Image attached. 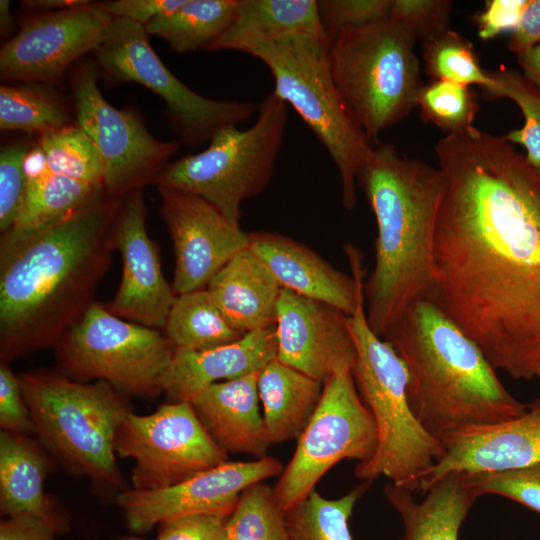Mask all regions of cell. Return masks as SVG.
<instances>
[{"instance_id":"6da1fadb","label":"cell","mask_w":540,"mask_h":540,"mask_svg":"<svg viewBox=\"0 0 540 540\" xmlns=\"http://www.w3.org/2000/svg\"><path fill=\"white\" fill-rule=\"evenodd\" d=\"M445 185L430 299L515 379L540 367V174L505 136L475 128L435 146Z\"/></svg>"},{"instance_id":"7a4b0ae2","label":"cell","mask_w":540,"mask_h":540,"mask_svg":"<svg viewBox=\"0 0 540 540\" xmlns=\"http://www.w3.org/2000/svg\"><path fill=\"white\" fill-rule=\"evenodd\" d=\"M119 204L102 188L51 225L0 240V364L54 348L96 302Z\"/></svg>"},{"instance_id":"3957f363","label":"cell","mask_w":540,"mask_h":540,"mask_svg":"<svg viewBox=\"0 0 540 540\" xmlns=\"http://www.w3.org/2000/svg\"><path fill=\"white\" fill-rule=\"evenodd\" d=\"M358 183L377 224L375 264L364 282L368 323L381 338L415 301L430 298L437 212L445 179L438 167L373 147Z\"/></svg>"},{"instance_id":"277c9868","label":"cell","mask_w":540,"mask_h":540,"mask_svg":"<svg viewBox=\"0 0 540 540\" xmlns=\"http://www.w3.org/2000/svg\"><path fill=\"white\" fill-rule=\"evenodd\" d=\"M409 373L408 398L434 437L522 415L528 404L512 396L496 369L430 298L412 303L383 337Z\"/></svg>"},{"instance_id":"5b68a950","label":"cell","mask_w":540,"mask_h":540,"mask_svg":"<svg viewBox=\"0 0 540 540\" xmlns=\"http://www.w3.org/2000/svg\"><path fill=\"white\" fill-rule=\"evenodd\" d=\"M18 377L43 447L98 491L118 495L122 478L114 442L118 427L133 413L128 396L104 381H74L59 371H27Z\"/></svg>"},{"instance_id":"8992f818","label":"cell","mask_w":540,"mask_h":540,"mask_svg":"<svg viewBox=\"0 0 540 540\" xmlns=\"http://www.w3.org/2000/svg\"><path fill=\"white\" fill-rule=\"evenodd\" d=\"M356 349L354 380L376 429L377 448L372 458L356 464L354 475L363 481L385 477L412 493L443 457L442 441L418 421L408 398L409 373L393 346L370 327L364 297L347 316Z\"/></svg>"},{"instance_id":"52a82bcc","label":"cell","mask_w":540,"mask_h":540,"mask_svg":"<svg viewBox=\"0 0 540 540\" xmlns=\"http://www.w3.org/2000/svg\"><path fill=\"white\" fill-rule=\"evenodd\" d=\"M325 31L297 33L258 43L245 53L262 61L274 78L273 92L292 106L337 167L343 206L356 204L359 172L373 147L333 79Z\"/></svg>"},{"instance_id":"ba28073f","label":"cell","mask_w":540,"mask_h":540,"mask_svg":"<svg viewBox=\"0 0 540 540\" xmlns=\"http://www.w3.org/2000/svg\"><path fill=\"white\" fill-rule=\"evenodd\" d=\"M415 42L410 31L389 17L343 30L331 41L333 79L370 141L416 106L423 84Z\"/></svg>"},{"instance_id":"9c48e42d","label":"cell","mask_w":540,"mask_h":540,"mask_svg":"<svg viewBox=\"0 0 540 540\" xmlns=\"http://www.w3.org/2000/svg\"><path fill=\"white\" fill-rule=\"evenodd\" d=\"M287 106L270 92L257 104L253 125L220 129L205 150L168 164L155 184L197 195L239 225L242 203L271 181L284 141Z\"/></svg>"},{"instance_id":"30bf717a","label":"cell","mask_w":540,"mask_h":540,"mask_svg":"<svg viewBox=\"0 0 540 540\" xmlns=\"http://www.w3.org/2000/svg\"><path fill=\"white\" fill-rule=\"evenodd\" d=\"M53 349L67 378L104 381L143 399L163 393L161 379L175 352L163 331L116 317L97 301Z\"/></svg>"},{"instance_id":"8fae6325","label":"cell","mask_w":540,"mask_h":540,"mask_svg":"<svg viewBox=\"0 0 540 540\" xmlns=\"http://www.w3.org/2000/svg\"><path fill=\"white\" fill-rule=\"evenodd\" d=\"M95 56L108 79L136 82L158 95L174 130L187 145L210 141L220 129L238 126L257 112L252 102L214 100L191 90L158 57L145 27L133 21L114 17Z\"/></svg>"},{"instance_id":"7c38bea8","label":"cell","mask_w":540,"mask_h":540,"mask_svg":"<svg viewBox=\"0 0 540 540\" xmlns=\"http://www.w3.org/2000/svg\"><path fill=\"white\" fill-rule=\"evenodd\" d=\"M373 417L358 392L350 369L332 375L276 486L286 511L303 500L330 468L344 459L369 461L377 448Z\"/></svg>"},{"instance_id":"4fadbf2b","label":"cell","mask_w":540,"mask_h":540,"mask_svg":"<svg viewBox=\"0 0 540 540\" xmlns=\"http://www.w3.org/2000/svg\"><path fill=\"white\" fill-rule=\"evenodd\" d=\"M98 77L96 62L84 64L75 73L76 121L100 154L105 191L121 199L155 183L180 142L154 138L136 113L108 103L98 88Z\"/></svg>"},{"instance_id":"5bb4252c","label":"cell","mask_w":540,"mask_h":540,"mask_svg":"<svg viewBox=\"0 0 540 540\" xmlns=\"http://www.w3.org/2000/svg\"><path fill=\"white\" fill-rule=\"evenodd\" d=\"M115 453L132 458L133 489L180 483L228 461L190 402H169L149 415L129 414L118 427Z\"/></svg>"},{"instance_id":"9a60e30c","label":"cell","mask_w":540,"mask_h":540,"mask_svg":"<svg viewBox=\"0 0 540 540\" xmlns=\"http://www.w3.org/2000/svg\"><path fill=\"white\" fill-rule=\"evenodd\" d=\"M282 471L281 462L269 456L227 461L165 488L122 490L116 495V503L134 533H145L157 524L186 515L229 517L247 487Z\"/></svg>"},{"instance_id":"2e32d148","label":"cell","mask_w":540,"mask_h":540,"mask_svg":"<svg viewBox=\"0 0 540 540\" xmlns=\"http://www.w3.org/2000/svg\"><path fill=\"white\" fill-rule=\"evenodd\" d=\"M114 16L102 4L41 13L25 21L0 51V73L7 80L52 82L76 59L96 52Z\"/></svg>"},{"instance_id":"e0dca14e","label":"cell","mask_w":540,"mask_h":540,"mask_svg":"<svg viewBox=\"0 0 540 540\" xmlns=\"http://www.w3.org/2000/svg\"><path fill=\"white\" fill-rule=\"evenodd\" d=\"M162 216L173 244L177 295L204 289L237 253L249 246V233L227 220L203 198L157 186Z\"/></svg>"},{"instance_id":"ac0fdd59","label":"cell","mask_w":540,"mask_h":540,"mask_svg":"<svg viewBox=\"0 0 540 540\" xmlns=\"http://www.w3.org/2000/svg\"><path fill=\"white\" fill-rule=\"evenodd\" d=\"M113 243L121 256L122 276L105 308L126 321L163 331L177 294L163 275L158 245L146 229L143 189L120 199Z\"/></svg>"},{"instance_id":"d6986e66","label":"cell","mask_w":540,"mask_h":540,"mask_svg":"<svg viewBox=\"0 0 540 540\" xmlns=\"http://www.w3.org/2000/svg\"><path fill=\"white\" fill-rule=\"evenodd\" d=\"M276 337V358L322 383L339 371H353L356 349L347 315L326 303L282 288Z\"/></svg>"},{"instance_id":"ffe728a7","label":"cell","mask_w":540,"mask_h":540,"mask_svg":"<svg viewBox=\"0 0 540 540\" xmlns=\"http://www.w3.org/2000/svg\"><path fill=\"white\" fill-rule=\"evenodd\" d=\"M445 453L421 480L422 493L453 472H491L540 464V398L515 418L464 428L441 439Z\"/></svg>"},{"instance_id":"44dd1931","label":"cell","mask_w":540,"mask_h":540,"mask_svg":"<svg viewBox=\"0 0 540 540\" xmlns=\"http://www.w3.org/2000/svg\"><path fill=\"white\" fill-rule=\"evenodd\" d=\"M282 288L352 315L364 297L362 254L345 246L351 276L339 271L308 246L276 232L249 233L248 246Z\"/></svg>"},{"instance_id":"7402d4cb","label":"cell","mask_w":540,"mask_h":540,"mask_svg":"<svg viewBox=\"0 0 540 540\" xmlns=\"http://www.w3.org/2000/svg\"><path fill=\"white\" fill-rule=\"evenodd\" d=\"M276 357V326L205 351L178 349L162 376V391L170 402H190L210 385L260 371Z\"/></svg>"},{"instance_id":"603a6c76","label":"cell","mask_w":540,"mask_h":540,"mask_svg":"<svg viewBox=\"0 0 540 540\" xmlns=\"http://www.w3.org/2000/svg\"><path fill=\"white\" fill-rule=\"evenodd\" d=\"M259 371L217 382L195 396L191 405L204 428L227 453L267 456L271 445L259 409Z\"/></svg>"},{"instance_id":"cb8c5ba5","label":"cell","mask_w":540,"mask_h":540,"mask_svg":"<svg viewBox=\"0 0 540 540\" xmlns=\"http://www.w3.org/2000/svg\"><path fill=\"white\" fill-rule=\"evenodd\" d=\"M52 456L28 435L0 432V512L7 517L27 515L45 520L58 533L69 529L66 511L45 493Z\"/></svg>"},{"instance_id":"d4e9b609","label":"cell","mask_w":540,"mask_h":540,"mask_svg":"<svg viewBox=\"0 0 540 540\" xmlns=\"http://www.w3.org/2000/svg\"><path fill=\"white\" fill-rule=\"evenodd\" d=\"M206 289L227 321L240 333L276 326L282 287L249 247L226 263Z\"/></svg>"},{"instance_id":"484cf974","label":"cell","mask_w":540,"mask_h":540,"mask_svg":"<svg viewBox=\"0 0 540 540\" xmlns=\"http://www.w3.org/2000/svg\"><path fill=\"white\" fill-rule=\"evenodd\" d=\"M417 502L413 493L389 483L384 494L401 517L404 533L400 540H458L459 531L478 498L464 472L439 479Z\"/></svg>"},{"instance_id":"4316f807","label":"cell","mask_w":540,"mask_h":540,"mask_svg":"<svg viewBox=\"0 0 540 540\" xmlns=\"http://www.w3.org/2000/svg\"><path fill=\"white\" fill-rule=\"evenodd\" d=\"M257 386L271 443L297 440L320 401L324 383L275 358L259 371Z\"/></svg>"},{"instance_id":"83f0119b","label":"cell","mask_w":540,"mask_h":540,"mask_svg":"<svg viewBox=\"0 0 540 540\" xmlns=\"http://www.w3.org/2000/svg\"><path fill=\"white\" fill-rule=\"evenodd\" d=\"M322 31L325 29L315 0H237L232 23L206 50L245 53L258 43Z\"/></svg>"},{"instance_id":"f1b7e54d","label":"cell","mask_w":540,"mask_h":540,"mask_svg":"<svg viewBox=\"0 0 540 540\" xmlns=\"http://www.w3.org/2000/svg\"><path fill=\"white\" fill-rule=\"evenodd\" d=\"M102 188L103 185L80 182L50 170L27 177L17 218L0 240H15L51 225Z\"/></svg>"},{"instance_id":"f546056e","label":"cell","mask_w":540,"mask_h":540,"mask_svg":"<svg viewBox=\"0 0 540 540\" xmlns=\"http://www.w3.org/2000/svg\"><path fill=\"white\" fill-rule=\"evenodd\" d=\"M163 333L175 350L191 351L230 344L244 335L227 321L206 288L177 295Z\"/></svg>"},{"instance_id":"4dcf8cb0","label":"cell","mask_w":540,"mask_h":540,"mask_svg":"<svg viewBox=\"0 0 540 540\" xmlns=\"http://www.w3.org/2000/svg\"><path fill=\"white\" fill-rule=\"evenodd\" d=\"M236 8L237 0H185L178 9L156 16L144 27L178 53L206 50L230 26Z\"/></svg>"},{"instance_id":"1f68e13d","label":"cell","mask_w":540,"mask_h":540,"mask_svg":"<svg viewBox=\"0 0 540 540\" xmlns=\"http://www.w3.org/2000/svg\"><path fill=\"white\" fill-rule=\"evenodd\" d=\"M370 483L363 481L337 499L311 491L285 511L287 540H353L349 519Z\"/></svg>"},{"instance_id":"d6a6232c","label":"cell","mask_w":540,"mask_h":540,"mask_svg":"<svg viewBox=\"0 0 540 540\" xmlns=\"http://www.w3.org/2000/svg\"><path fill=\"white\" fill-rule=\"evenodd\" d=\"M70 125V114L54 91L38 82L0 87V128L40 134Z\"/></svg>"},{"instance_id":"836d02e7","label":"cell","mask_w":540,"mask_h":540,"mask_svg":"<svg viewBox=\"0 0 540 540\" xmlns=\"http://www.w3.org/2000/svg\"><path fill=\"white\" fill-rule=\"evenodd\" d=\"M225 540H287L285 511L274 487L261 481L241 493L227 519Z\"/></svg>"},{"instance_id":"e575fe53","label":"cell","mask_w":540,"mask_h":540,"mask_svg":"<svg viewBox=\"0 0 540 540\" xmlns=\"http://www.w3.org/2000/svg\"><path fill=\"white\" fill-rule=\"evenodd\" d=\"M38 144L51 172L92 185H103L100 154L77 124L40 135Z\"/></svg>"},{"instance_id":"d590c367","label":"cell","mask_w":540,"mask_h":540,"mask_svg":"<svg viewBox=\"0 0 540 540\" xmlns=\"http://www.w3.org/2000/svg\"><path fill=\"white\" fill-rule=\"evenodd\" d=\"M426 73L434 80L479 85L487 90L493 80L480 65L472 43L459 33L446 32L422 42Z\"/></svg>"},{"instance_id":"8d00e7d4","label":"cell","mask_w":540,"mask_h":540,"mask_svg":"<svg viewBox=\"0 0 540 540\" xmlns=\"http://www.w3.org/2000/svg\"><path fill=\"white\" fill-rule=\"evenodd\" d=\"M493 85L484 92L492 99L506 97L514 101L522 111L524 124L511 130L505 138L522 145L526 158L535 168L540 166V90L523 74L502 68L488 72Z\"/></svg>"},{"instance_id":"74e56055","label":"cell","mask_w":540,"mask_h":540,"mask_svg":"<svg viewBox=\"0 0 540 540\" xmlns=\"http://www.w3.org/2000/svg\"><path fill=\"white\" fill-rule=\"evenodd\" d=\"M422 118L448 134L473 126L479 109L476 93L470 86L442 80L422 85L416 97Z\"/></svg>"},{"instance_id":"f35d334b","label":"cell","mask_w":540,"mask_h":540,"mask_svg":"<svg viewBox=\"0 0 540 540\" xmlns=\"http://www.w3.org/2000/svg\"><path fill=\"white\" fill-rule=\"evenodd\" d=\"M465 475L477 497L485 494L499 495L540 514V464Z\"/></svg>"},{"instance_id":"ab89813d","label":"cell","mask_w":540,"mask_h":540,"mask_svg":"<svg viewBox=\"0 0 540 540\" xmlns=\"http://www.w3.org/2000/svg\"><path fill=\"white\" fill-rule=\"evenodd\" d=\"M452 7L448 0H393L389 18L425 42L450 29Z\"/></svg>"},{"instance_id":"60d3db41","label":"cell","mask_w":540,"mask_h":540,"mask_svg":"<svg viewBox=\"0 0 540 540\" xmlns=\"http://www.w3.org/2000/svg\"><path fill=\"white\" fill-rule=\"evenodd\" d=\"M393 0L317 1L323 28L331 41L343 30L365 26L390 15Z\"/></svg>"},{"instance_id":"b9f144b4","label":"cell","mask_w":540,"mask_h":540,"mask_svg":"<svg viewBox=\"0 0 540 540\" xmlns=\"http://www.w3.org/2000/svg\"><path fill=\"white\" fill-rule=\"evenodd\" d=\"M31 146L10 144L0 152V231L7 232L14 224L23 199L26 175L24 162Z\"/></svg>"},{"instance_id":"7bdbcfd3","label":"cell","mask_w":540,"mask_h":540,"mask_svg":"<svg viewBox=\"0 0 540 540\" xmlns=\"http://www.w3.org/2000/svg\"><path fill=\"white\" fill-rule=\"evenodd\" d=\"M0 426L11 433L35 434L19 377L7 364H0Z\"/></svg>"},{"instance_id":"ee69618b","label":"cell","mask_w":540,"mask_h":540,"mask_svg":"<svg viewBox=\"0 0 540 540\" xmlns=\"http://www.w3.org/2000/svg\"><path fill=\"white\" fill-rule=\"evenodd\" d=\"M228 517L192 514L159 525L157 540H225Z\"/></svg>"},{"instance_id":"f6af8a7d","label":"cell","mask_w":540,"mask_h":540,"mask_svg":"<svg viewBox=\"0 0 540 540\" xmlns=\"http://www.w3.org/2000/svg\"><path fill=\"white\" fill-rule=\"evenodd\" d=\"M527 0H491L477 16L478 35L489 40L502 32L514 31L519 24Z\"/></svg>"},{"instance_id":"bcb514c9","label":"cell","mask_w":540,"mask_h":540,"mask_svg":"<svg viewBox=\"0 0 540 540\" xmlns=\"http://www.w3.org/2000/svg\"><path fill=\"white\" fill-rule=\"evenodd\" d=\"M184 2L185 0H115L101 4L112 16L145 26L156 16L178 9Z\"/></svg>"},{"instance_id":"7dc6e473","label":"cell","mask_w":540,"mask_h":540,"mask_svg":"<svg viewBox=\"0 0 540 540\" xmlns=\"http://www.w3.org/2000/svg\"><path fill=\"white\" fill-rule=\"evenodd\" d=\"M58 531L43 519L20 515L0 523V540H55Z\"/></svg>"},{"instance_id":"c3c4849f","label":"cell","mask_w":540,"mask_h":540,"mask_svg":"<svg viewBox=\"0 0 540 540\" xmlns=\"http://www.w3.org/2000/svg\"><path fill=\"white\" fill-rule=\"evenodd\" d=\"M539 43L540 0H527L519 24L508 41V48L519 56Z\"/></svg>"},{"instance_id":"681fc988","label":"cell","mask_w":540,"mask_h":540,"mask_svg":"<svg viewBox=\"0 0 540 540\" xmlns=\"http://www.w3.org/2000/svg\"><path fill=\"white\" fill-rule=\"evenodd\" d=\"M523 75L540 90V43L518 56Z\"/></svg>"},{"instance_id":"f907efd6","label":"cell","mask_w":540,"mask_h":540,"mask_svg":"<svg viewBox=\"0 0 540 540\" xmlns=\"http://www.w3.org/2000/svg\"><path fill=\"white\" fill-rule=\"evenodd\" d=\"M89 3H91V1L87 0H27L22 2V4L28 8L45 10L46 12L81 7Z\"/></svg>"},{"instance_id":"816d5d0a","label":"cell","mask_w":540,"mask_h":540,"mask_svg":"<svg viewBox=\"0 0 540 540\" xmlns=\"http://www.w3.org/2000/svg\"><path fill=\"white\" fill-rule=\"evenodd\" d=\"M13 16L10 12V1L1 0L0 1V29L1 34L6 35L14 27Z\"/></svg>"},{"instance_id":"f5cc1de1","label":"cell","mask_w":540,"mask_h":540,"mask_svg":"<svg viewBox=\"0 0 540 540\" xmlns=\"http://www.w3.org/2000/svg\"><path fill=\"white\" fill-rule=\"evenodd\" d=\"M122 540H142V539H140V538H138V537L132 536V537L124 538V539H122Z\"/></svg>"},{"instance_id":"db71d44e","label":"cell","mask_w":540,"mask_h":540,"mask_svg":"<svg viewBox=\"0 0 540 540\" xmlns=\"http://www.w3.org/2000/svg\"><path fill=\"white\" fill-rule=\"evenodd\" d=\"M536 377L540 380V367H539V369H538V372H537Z\"/></svg>"},{"instance_id":"11a10c76","label":"cell","mask_w":540,"mask_h":540,"mask_svg":"<svg viewBox=\"0 0 540 540\" xmlns=\"http://www.w3.org/2000/svg\"><path fill=\"white\" fill-rule=\"evenodd\" d=\"M537 170H538V172H539V174H540V166L537 168Z\"/></svg>"}]
</instances>
